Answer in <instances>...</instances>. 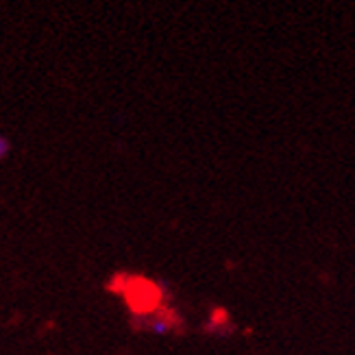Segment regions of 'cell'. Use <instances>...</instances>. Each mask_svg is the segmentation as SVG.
Wrapping results in <instances>:
<instances>
[{"mask_svg": "<svg viewBox=\"0 0 355 355\" xmlns=\"http://www.w3.org/2000/svg\"><path fill=\"white\" fill-rule=\"evenodd\" d=\"M146 327L150 334L155 336H166L168 331L173 329V318L166 316V314H150L148 320H146Z\"/></svg>", "mask_w": 355, "mask_h": 355, "instance_id": "obj_1", "label": "cell"}, {"mask_svg": "<svg viewBox=\"0 0 355 355\" xmlns=\"http://www.w3.org/2000/svg\"><path fill=\"white\" fill-rule=\"evenodd\" d=\"M9 148H11V144H9V140L7 137H3L0 135V162H3L7 155H9Z\"/></svg>", "mask_w": 355, "mask_h": 355, "instance_id": "obj_2", "label": "cell"}]
</instances>
